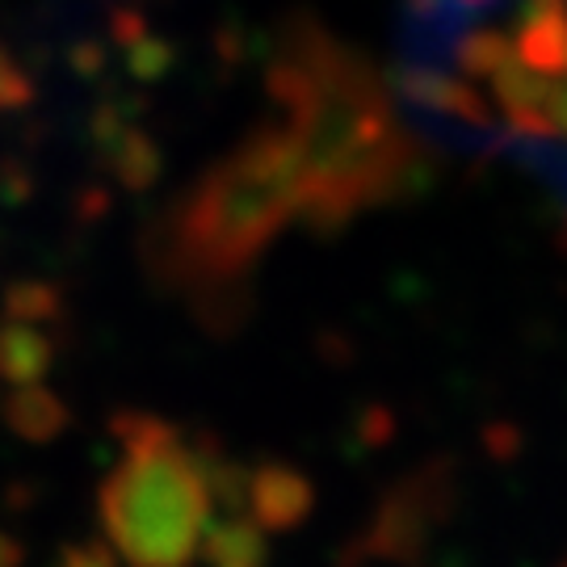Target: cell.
Returning a JSON list of instances; mask_svg holds the SVG:
<instances>
[{
  "label": "cell",
  "mask_w": 567,
  "mask_h": 567,
  "mask_svg": "<svg viewBox=\"0 0 567 567\" xmlns=\"http://www.w3.org/2000/svg\"><path fill=\"white\" fill-rule=\"evenodd\" d=\"M51 370V341L34 324L13 320L0 328V374L13 386L42 383Z\"/></svg>",
  "instance_id": "cell-5"
},
{
  "label": "cell",
  "mask_w": 567,
  "mask_h": 567,
  "mask_svg": "<svg viewBox=\"0 0 567 567\" xmlns=\"http://www.w3.org/2000/svg\"><path fill=\"white\" fill-rule=\"evenodd\" d=\"M114 168H118V177L126 185L152 182V173H156V152H152V143L143 140V135H135V131H122Z\"/></svg>",
  "instance_id": "cell-6"
},
{
  "label": "cell",
  "mask_w": 567,
  "mask_h": 567,
  "mask_svg": "<svg viewBox=\"0 0 567 567\" xmlns=\"http://www.w3.org/2000/svg\"><path fill=\"white\" fill-rule=\"evenodd\" d=\"M25 102H30V81L18 68V60L0 47V114H9V110H18Z\"/></svg>",
  "instance_id": "cell-7"
},
{
  "label": "cell",
  "mask_w": 567,
  "mask_h": 567,
  "mask_svg": "<svg viewBox=\"0 0 567 567\" xmlns=\"http://www.w3.org/2000/svg\"><path fill=\"white\" fill-rule=\"evenodd\" d=\"M21 559H25L21 543H13V538L0 529V567H21Z\"/></svg>",
  "instance_id": "cell-9"
},
{
  "label": "cell",
  "mask_w": 567,
  "mask_h": 567,
  "mask_svg": "<svg viewBox=\"0 0 567 567\" xmlns=\"http://www.w3.org/2000/svg\"><path fill=\"white\" fill-rule=\"evenodd\" d=\"M55 567H118V555L110 543H72L60 550Z\"/></svg>",
  "instance_id": "cell-8"
},
{
  "label": "cell",
  "mask_w": 567,
  "mask_h": 567,
  "mask_svg": "<svg viewBox=\"0 0 567 567\" xmlns=\"http://www.w3.org/2000/svg\"><path fill=\"white\" fill-rule=\"evenodd\" d=\"M248 505H252V522H261L269 529H282V526H295L303 517L307 505H311V492L290 471L269 466L248 487Z\"/></svg>",
  "instance_id": "cell-2"
},
{
  "label": "cell",
  "mask_w": 567,
  "mask_h": 567,
  "mask_svg": "<svg viewBox=\"0 0 567 567\" xmlns=\"http://www.w3.org/2000/svg\"><path fill=\"white\" fill-rule=\"evenodd\" d=\"M4 421L13 433L30 437V442H51L63 425H68V408L63 400L42 383L13 386L9 400H4Z\"/></svg>",
  "instance_id": "cell-3"
},
{
  "label": "cell",
  "mask_w": 567,
  "mask_h": 567,
  "mask_svg": "<svg viewBox=\"0 0 567 567\" xmlns=\"http://www.w3.org/2000/svg\"><path fill=\"white\" fill-rule=\"evenodd\" d=\"M126 454L105 475L97 508L110 547L126 567H189L215 522L206 466L152 416H122Z\"/></svg>",
  "instance_id": "cell-1"
},
{
  "label": "cell",
  "mask_w": 567,
  "mask_h": 567,
  "mask_svg": "<svg viewBox=\"0 0 567 567\" xmlns=\"http://www.w3.org/2000/svg\"><path fill=\"white\" fill-rule=\"evenodd\" d=\"M203 555L210 567H265L269 550L252 517H224L210 522L203 534Z\"/></svg>",
  "instance_id": "cell-4"
}]
</instances>
